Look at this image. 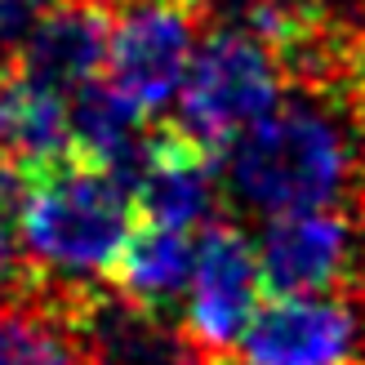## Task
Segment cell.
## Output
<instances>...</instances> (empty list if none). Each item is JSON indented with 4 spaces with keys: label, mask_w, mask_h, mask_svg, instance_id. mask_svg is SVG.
I'll return each mask as SVG.
<instances>
[{
    "label": "cell",
    "mask_w": 365,
    "mask_h": 365,
    "mask_svg": "<svg viewBox=\"0 0 365 365\" xmlns=\"http://www.w3.org/2000/svg\"><path fill=\"white\" fill-rule=\"evenodd\" d=\"M192 272H196V241H187V232L134 223V236L125 241L107 281L120 299L160 317H178V307H187Z\"/></svg>",
    "instance_id": "obj_11"
},
{
    "label": "cell",
    "mask_w": 365,
    "mask_h": 365,
    "mask_svg": "<svg viewBox=\"0 0 365 365\" xmlns=\"http://www.w3.org/2000/svg\"><path fill=\"white\" fill-rule=\"evenodd\" d=\"M223 156L205 148L196 134H187L178 120H156L143 134V148L125 174V192L134 200V218L152 227H205L223 200V178H218Z\"/></svg>",
    "instance_id": "obj_5"
},
{
    "label": "cell",
    "mask_w": 365,
    "mask_h": 365,
    "mask_svg": "<svg viewBox=\"0 0 365 365\" xmlns=\"http://www.w3.org/2000/svg\"><path fill=\"white\" fill-rule=\"evenodd\" d=\"M58 5V0H0V71L18 63L31 31L41 27V18Z\"/></svg>",
    "instance_id": "obj_13"
},
{
    "label": "cell",
    "mask_w": 365,
    "mask_h": 365,
    "mask_svg": "<svg viewBox=\"0 0 365 365\" xmlns=\"http://www.w3.org/2000/svg\"><path fill=\"white\" fill-rule=\"evenodd\" d=\"M352 67H356V89L365 98V18L356 23V49H352Z\"/></svg>",
    "instance_id": "obj_15"
},
{
    "label": "cell",
    "mask_w": 365,
    "mask_h": 365,
    "mask_svg": "<svg viewBox=\"0 0 365 365\" xmlns=\"http://www.w3.org/2000/svg\"><path fill=\"white\" fill-rule=\"evenodd\" d=\"M285 76L250 27H218L196 49L178 89V125L223 156L250 125L277 112Z\"/></svg>",
    "instance_id": "obj_3"
},
{
    "label": "cell",
    "mask_w": 365,
    "mask_h": 365,
    "mask_svg": "<svg viewBox=\"0 0 365 365\" xmlns=\"http://www.w3.org/2000/svg\"><path fill=\"white\" fill-rule=\"evenodd\" d=\"M263 267L259 250L232 218H214L196 236V272L182 307V325L214 352H227L236 334L263 303Z\"/></svg>",
    "instance_id": "obj_8"
},
{
    "label": "cell",
    "mask_w": 365,
    "mask_h": 365,
    "mask_svg": "<svg viewBox=\"0 0 365 365\" xmlns=\"http://www.w3.org/2000/svg\"><path fill=\"white\" fill-rule=\"evenodd\" d=\"M67 325L85 365H227V352L205 348L178 317L148 312L103 281H89L67 303Z\"/></svg>",
    "instance_id": "obj_6"
},
{
    "label": "cell",
    "mask_w": 365,
    "mask_h": 365,
    "mask_svg": "<svg viewBox=\"0 0 365 365\" xmlns=\"http://www.w3.org/2000/svg\"><path fill=\"white\" fill-rule=\"evenodd\" d=\"M134 223L125 182L71 143L67 152L18 170V236L45 272L71 281L112 277Z\"/></svg>",
    "instance_id": "obj_2"
},
{
    "label": "cell",
    "mask_w": 365,
    "mask_h": 365,
    "mask_svg": "<svg viewBox=\"0 0 365 365\" xmlns=\"http://www.w3.org/2000/svg\"><path fill=\"white\" fill-rule=\"evenodd\" d=\"M53 272L31 299L0 303V365H85L81 343L49 294Z\"/></svg>",
    "instance_id": "obj_12"
},
{
    "label": "cell",
    "mask_w": 365,
    "mask_h": 365,
    "mask_svg": "<svg viewBox=\"0 0 365 365\" xmlns=\"http://www.w3.org/2000/svg\"><path fill=\"white\" fill-rule=\"evenodd\" d=\"M112 31L116 18L107 0H58L31 31L14 67L36 85L71 94L85 81H98L112 53Z\"/></svg>",
    "instance_id": "obj_10"
},
{
    "label": "cell",
    "mask_w": 365,
    "mask_h": 365,
    "mask_svg": "<svg viewBox=\"0 0 365 365\" xmlns=\"http://www.w3.org/2000/svg\"><path fill=\"white\" fill-rule=\"evenodd\" d=\"M112 5V0H107ZM130 5H165V9H182V14H205L210 9V0H130Z\"/></svg>",
    "instance_id": "obj_14"
},
{
    "label": "cell",
    "mask_w": 365,
    "mask_h": 365,
    "mask_svg": "<svg viewBox=\"0 0 365 365\" xmlns=\"http://www.w3.org/2000/svg\"><path fill=\"white\" fill-rule=\"evenodd\" d=\"M196 14L165 9V5H138L134 14L116 18L107 71L125 98H134L143 112L165 107L196 58Z\"/></svg>",
    "instance_id": "obj_9"
},
{
    "label": "cell",
    "mask_w": 365,
    "mask_h": 365,
    "mask_svg": "<svg viewBox=\"0 0 365 365\" xmlns=\"http://www.w3.org/2000/svg\"><path fill=\"white\" fill-rule=\"evenodd\" d=\"M254 250L267 294L348 299L365 307V205L277 214Z\"/></svg>",
    "instance_id": "obj_4"
},
{
    "label": "cell",
    "mask_w": 365,
    "mask_h": 365,
    "mask_svg": "<svg viewBox=\"0 0 365 365\" xmlns=\"http://www.w3.org/2000/svg\"><path fill=\"white\" fill-rule=\"evenodd\" d=\"M223 200L250 214L365 205V125L299 94L223 152Z\"/></svg>",
    "instance_id": "obj_1"
},
{
    "label": "cell",
    "mask_w": 365,
    "mask_h": 365,
    "mask_svg": "<svg viewBox=\"0 0 365 365\" xmlns=\"http://www.w3.org/2000/svg\"><path fill=\"white\" fill-rule=\"evenodd\" d=\"M232 365H365V312L348 299H277L227 348Z\"/></svg>",
    "instance_id": "obj_7"
}]
</instances>
